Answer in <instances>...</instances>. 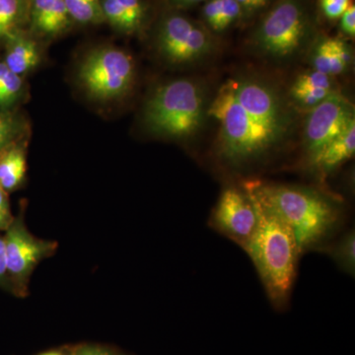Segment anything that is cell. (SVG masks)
Listing matches in <instances>:
<instances>
[{
  "label": "cell",
  "mask_w": 355,
  "mask_h": 355,
  "mask_svg": "<svg viewBox=\"0 0 355 355\" xmlns=\"http://www.w3.org/2000/svg\"><path fill=\"white\" fill-rule=\"evenodd\" d=\"M310 110L305 121L304 146L311 157L355 123V112L354 104L338 91Z\"/></svg>",
  "instance_id": "obj_9"
},
{
  "label": "cell",
  "mask_w": 355,
  "mask_h": 355,
  "mask_svg": "<svg viewBox=\"0 0 355 355\" xmlns=\"http://www.w3.org/2000/svg\"><path fill=\"white\" fill-rule=\"evenodd\" d=\"M245 193L253 203L258 222L243 249L253 261L270 300L284 304L288 300L296 277L300 254L297 243L289 226L270 207L252 193Z\"/></svg>",
  "instance_id": "obj_2"
},
{
  "label": "cell",
  "mask_w": 355,
  "mask_h": 355,
  "mask_svg": "<svg viewBox=\"0 0 355 355\" xmlns=\"http://www.w3.org/2000/svg\"><path fill=\"white\" fill-rule=\"evenodd\" d=\"M25 207L14 216L3 235L7 270L11 293L24 298L29 293L30 279L39 263L57 252L58 244L36 237L30 232L25 222Z\"/></svg>",
  "instance_id": "obj_7"
},
{
  "label": "cell",
  "mask_w": 355,
  "mask_h": 355,
  "mask_svg": "<svg viewBox=\"0 0 355 355\" xmlns=\"http://www.w3.org/2000/svg\"><path fill=\"white\" fill-rule=\"evenodd\" d=\"M340 32L347 38L354 39L355 36V6H352L340 18Z\"/></svg>",
  "instance_id": "obj_26"
},
{
  "label": "cell",
  "mask_w": 355,
  "mask_h": 355,
  "mask_svg": "<svg viewBox=\"0 0 355 355\" xmlns=\"http://www.w3.org/2000/svg\"><path fill=\"white\" fill-rule=\"evenodd\" d=\"M241 7L243 15L249 17L266 8L270 3V0H236Z\"/></svg>",
  "instance_id": "obj_28"
},
{
  "label": "cell",
  "mask_w": 355,
  "mask_h": 355,
  "mask_svg": "<svg viewBox=\"0 0 355 355\" xmlns=\"http://www.w3.org/2000/svg\"><path fill=\"white\" fill-rule=\"evenodd\" d=\"M352 4V0H320V9L327 19L335 21L340 19Z\"/></svg>",
  "instance_id": "obj_24"
},
{
  "label": "cell",
  "mask_w": 355,
  "mask_h": 355,
  "mask_svg": "<svg viewBox=\"0 0 355 355\" xmlns=\"http://www.w3.org/2000/svg\"><path fill=\"white\" fill-rule=\"evenodd\" d=\"M64 0H31V22L37 31L57 36L70 24Z\"/></svg>",
  "instance_id": "obj_13"
},
{
  "label": "cell",
  "mask_w": 355,
  "mask_h": 355,
  "mask_svg": "<svg viewBox=\"0 0 355 355\" xmlns=\"http://www.w3.org/2000/svg\"><path fill=\"white\" fill-rule=\"evenodd\" d=\"M315 26L304 0H279L252 35V46L261 57L286 62L300 55L314 37Z\"/></svg>",
  "instance_id": "obj_5"
},
{
  "label": "cell",
  "mask_w": 355,
  "mask_h": 355,
  "mask_svg": "<svg viewBox=\"0 0 355 355\" xmlns=\"http://www.w3.org/2000/svg\"><path fill=\"white\" fill-rule=\"evenodd\" d=\"M24 125L15 114L0 112V153L15 142L20 141Z\"/></svg>",
  "instance_id": "obj_22"
},
{
  "label": "cell",
  "mask_w": 355,
  "mask_h": 355,
  "mask_svg": "<svg viewBox=\"0 0 355 355\" xmlns=\"http://www.w3.org/2000/svg\"><path fill=\"white\" fill-rule=\"evenodd\" d=\"M6 44L4 64L17 76L22 77L29 73L40 64L38 46L24 35H17Z\"/></svg>",
  "instance_id": "obj_16"
},
{
  "label": "cell",
  "mask_w": 355,
  "mask_h": 355,
  "mask_svg": "<svg viewBox=\"0 0 355 355\" xmlns=\"http://www.w3.org/2000/svg\"><path fill=\"white\" fill-rule=\"evenodd\" d=\"M22 77L14 73L4 62H0V108L12 107L23 92Z\"/></svg>",
  "instance_id": "obj_21"
},
{
  "label": "cell",
  "mask_w": 355,
  "mask_h": 355,
  "mask_svg": "<svg viewBox=\"0 0 355 355\" xmlns=\"http://www.w3.org/2000/svg\"><path fill=\"white\" fill-rule=\"evenodd\" d=\"M336 38H324L315 44L311 53L313 69L331 77L347 71L336 53Z\"/></svg>",
  "instance_id": "obj_19"
},
{
  "label": "cell",
  "mask_w": 355,
  "mask_h": 355,
  "mask_svg": "<svg viewBox=\"0 0 355 355\" xmlns=\"http://www.w3.org/2000/svg\"><path fill=\"white\" fill-rule=\"evenodd\" d=\"M209 105L202 84L193 79H176L153 91L142 118L147 130L156 137L187 139L202 128Z\"/></svg>",
  "instance_id": "obj_4"
},
{
  "label": "cell",
  "mask_w": 355,
  "mask_h": 355,
  "mask_svg": "<svg viewBox=\"0 0 355 355\" xmlns=\"http://www.w3.org/2000/svg\"><path fill=\"white\" fill-rule=\"evenodd\" d=\"M31 22V0H0V42L22 34Z\"/></svg>",
  "instance_id": "obj_18"
},
{
  "label": "cell",
  "mask_w": 355,
  "mask_h": 355,
  "mask_svg": "<svg viewBox=\"0 0 355 355\" xmlns=\"http://www.w3.org/2000/svg\"><path fill=\"white\" fill-rule=\"evenodd\" d=\"M244 190L258 198L275 212L293 232L299 254L323 240L336 225V203L319 191L286 184L250 181Z\"/></svg>",
  "instance_id": "obj_3"
},
{
  "label": "cell",
  "mask_w": 355,
  "mask_h": 355,
  "mask_svg": "<svg viewBox=\"0 0 355 355\" xmlns=\"http://www.w3.org/2000/svg\"><path fill=\"white\" fill-rule=\"evenodd\" d=\"M354 153L355 123L319 153L311 156V163L320 172L328 174L352 158Z\"/></svg>",
  "instance_id": "obj_15"
},
{
  "label": "cell",
  "mask_w": 355,
  "mask_h": 355,
  "mask_svg": "<svg viewBox=\"0 0 355 355\" xmlns=\"http://www.w3.org/2000/svg\"><path fill=\"white\" fill-rule=\"evenodd\" d=\"M202 14V24L212 34L225 32L244 17L236 0H205Z\"/></svg>",
  "instance_id": "obj_17"
},
{
  "label": "cell",
  "mask_w": 355,
  "mask_h": 355,
  "mask_svg": "<svg viewBox=\"0 0 355 355\" xmlns=\"http://www.w3.org/2000/svg\"><path fill=\"white\" fill-rule=\"evenodd\" d=\"M74 355H113L109 350L97 345H84L74 352Z\"/></svg>",
  "instance_id": "obj_29"
},
{
  "label": "cell",
  "mask_w": 355,
  "mask_h": 355,
  "mask_svg": "<svg viewBox=\"0 0 355 355\" xmlns=\"http://www.w3.org/2000/svg\"><path fill=\"white\" fill-rule=\"evenodd\" d=\"M334 91L333 77L312 69L297 76L291 88V97L298 106L312 109Z\"/></svg>",
  "instance_id": "obj_11"
},
{
  "label": "cell",
  "mask_w": 355,
  "mask_h": 355,
  "mask_svg": "<svg viewBox=\"0 0 355 355\" xmlns=\"http://www.w3.org/2000/svg\"><path fill=\"white\" fill-rule=\"evenodd\" d=\"M105 21L125 34L139 31L146 17L144 0H101Z\"/></svg>",
  "instance_id": "obj_12"
},
{
  "label": "cell",
  "mask_w": 355,
  "mask_h": 355,
  "mask_svg": "<svg viewBox=\"0 0 355 355\" xmlns=\"http://www.w3.org/2000/svg\"><path fill=\"white\" fill-rule=\"evenodd\" d=\"M216 46L214 34L187 16L169 14L159 24L156 48L168 64L180 67L202 62Z\"/></svg>",
  "instance_id": "obj_8"
},
{
  "label": "cell",
  "mask_w": 355,
  "mask_h": 355,
  "mask_svg": "<svg viewBox=\"0 0 355 355\" xmlns=\"http://www.w3.org/2000/svg\"><path fill=\"white\" fill-rule=\"evenodd\" d=\"M207 116L218 123L217 151L225 162L241 166L265 157L291 135L293 114L282 90L254 73L222 83Z\"/></svg>",
  "instance_id": "obj_1"
},
{
  "label": "cell",
  "mask_w": 355,
  "mask_h": 355,
  "mask_svg": "<svg viewBox=\"0 0 355 355\" xmlns=\"http://www.w3.org/2000/svg\"><path fill=\"white\" fill-rule=\"evenodd\" d=\"M77 78L96 101H116L125 97L135 85V60L127 51L114 46L96 49L83 60Z\"/></svg>",
  "instance_id": "obj_6"
},
{
  "label": "cell",
  "mask_w": 355,
  "mask_h": 355,
  "mask_svg": "<svg viewBox=\"0 0 355 355\" xmlns=\"http://www.w3.org/2000/svg\"><path fill=\"white\" fill-rule=\"evenodd\" d=\"M13 218L8 193L0 188V231H6L10 225Z\"/></svg>",
  "instance_id": "obj_25"
},
{
  "label": "cell",
  "mask_w": 355,
  "mask_h": 355,
  "mask_svg": "<svg viewBox=\"0 0 355 355\" xmlns=\"http://www.w3.org/2000/svg\"><path fill=\"white\" fill-rule=\"evenodd\" d=\"M26 175V147L17 141L0 153V188L7 193L17 191L25 183Z\"/></svg>",
  "instance_id": "obj_14"
},
{
  "label": "cell",
  "mask_w": 355,
  "mask_h": 355,
  "mask_svg": "<svg viewBox=\"0 0 355 355\" xmlns=\"http://www.w3.org/2000/svg\"><path fill=\"white\" fill-rule=\"evenodd\" d=\"M0 287L11 293L10 282L7 270L6 245L2 235H0Z\"/></svg>",
  "instance_id": "obj_27"
},
{
  "label": "cell",
  "mask_w": 355,
  "mask_h": 355,
  "mask_svg": "<svg viewBox=\"0 0 355 355\" xmlns=\"http://www.w3.org/2000/svg\"><path fill=\"white\" fill-rule=\"evenodd\" d=\"M70 19L80 24L104 22L101 0H64Z\"/></svg>",
  "instance_id": "obj_20"
},
{
  "label": "cell",
  "mask_w": 355,
  "mask_h": 355,
  "mask_svg": "<svg viewBox=\"0 0 355 355\" xmlns=\"http://www.w3.org/2000/svg\"><path fill=\"white\" fill-rule=\"evenodd\" d=\"M212 222L218 230L244 247L256 230L258 216L245 191L232 187L222 191Z\"/></svg>",
  "instance_id": "obj_10"
},
{
  "label": "cell",
  "mask_w": 355,
  "mask_h": 355,
  "mask_svg": "<svg viewBox=\"0 0 355 355\" xmlns=\"http://www.w3.org/2000/svg\"><path fill=\"white\" fill-rule=\"evenodd\" d=\"M336 261L342 266L343 270L354 273L355 268V236L354 232L347 233L336 245L333 252Z\"/></svg>",
  "instance_id": "obj_23"
},
{
  "label": "cell",
  "mask_w": 355,
  "mask_h": 355,
  "mask_svg": "<svg viewBox=\"0 0 355 355\" xmlns=\"http://www.w3.org/2000/svg\"><path fill=\"white\" fill-rule=\"evenodd\" d=\"M205 1V0H174L175 3L181 6H191L196 4L200 3V2Z\"/></svg>",
  "instance_id": "obj_30"
}]
</instances>
